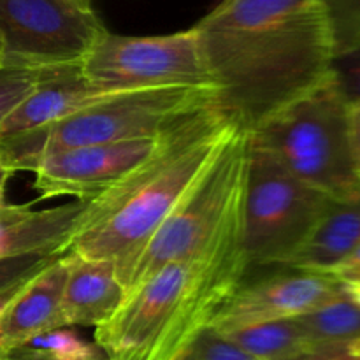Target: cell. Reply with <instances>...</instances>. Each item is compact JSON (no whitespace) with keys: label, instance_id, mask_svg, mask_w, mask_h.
<instances>
[{"label":"cell","instance_id":"obj_5","mask_svg":"<svg viewBox=\"0 0 360 360\" xmlns=\"http://www.w3.org/2000/svg\"><path fill=\"white\" fill-rule=\"evenodd\" d=\"M250 136L236 125L123 276L125 294L164 266L213 246L243 213Z\"/></svg>","mask_w":360,"mask_h":360},{"label":"cell","instance_id":"obj_26","mask_svg":"<svg viewBox=\"0 0 360 360\" xmlns=\"http://www.w3.org/2000/svg\"><path fill=\"white\" fill-rule=\"evenodd\" d=\"M348 137H350L355 172L360 179V104H350V102H348Z\"/></svg>","mask_w":360,"mask_h":360},{"label":"cell","instance_id":"obj_12","mask_svg":"<svg viewBox=\"0 0 360 360\" xmlns=\"http://www.w3.org/2000/svg\"><path fill=\"white\" fill-rule=\"evenodd\" d=\"M65 278V253H60L14 292L0 309V352L20 348L34 338L65 327L62 315Z\"/></svg>","mask_w":360,"mask_h":360},{"label":"cell","instance_id":"obj_25","mask_svg":"<svg viewBox=\"0 0 360 360\" xmlns=\"http://www.w3.org/2000/svg\"><path fill=\"white\" fill-rule=\"evenodd\" d=\"M297 360H360V338L341 343L320 345Z\"/></svg>","mask_w":360,"mask_h":360},{"label":"cell","instance_id":"obj_6","mask_svg":"<svg viewBox=\"0 0 360 360\" xmlns=\"http://www.w3.org/2000/svg\"><path fill=\"white\" fill-rule=\"evenodd\" d=\"M330 202V197L299 181L250 139L243 200V253L248 269L287 266Z\"/></svg>","mask_w":360,"mask_h":360},{"label":"cell","instance_id":"obj_13","mask_svg":"<svg viewBox=\"0 0 360 360\" xmlns=\"http://www.w3.org/2000/svg\"><path fill=\"white\" fill-rule=\"evenodd\" d=\"M102 97L86 83L79 65L42 69L34 90L0 123V137L46 130Z\"/></svg>","mask_w":360,"mask_h":360},{"label":"cell","instance_id":"obj_4","mask_svg":"<svg viewBox=\"0 0 360 360\" xmlns=\"http://www.w3.org/2000/svg\"><path fill=\"white\" fill-rule=\"evenodd\" d=\"M248 134L299 181L330 199L360 197L348 137V101L333 74Z\"/></svg>","mask_w":360,"mask_h":360},{"label":"cell","instance_id":"obj_28","mask_svg":"<svg viewBox=\"0 0 360 360\" xmlns=\"http://www.w3.org/2000/svg\"><path fill=\"white\" fill-rule=\"evenodd\" d=\"M0 360H49L44 355L37 354L34 350H28V348L20 347L14 348L9 352H0Z\"/></svg>","mask_w":360,"mask_h":360},{"label":"cell","instance_id":"obj_34","mask_svg":"<svg viewBox=\"0 0 360 360\" xmlns=\"http://www.w3.org/2000/svg\"><path fill=\"white\" fill-rule=\"evenodd\" d=\"M94 360H109V359H108V355H105L104 352L101 350V352H98V354H97V357H95Z\"/></svg>","mask_w":360,"mask_h":360},{"label":"cell","instance_id":"obj_11","mask_svg":"<svg viewBox=\"0 0 360 360\" xmlns=\"http://www.w3.org/2000/svg\"><path fill=\"white\" fill-rule=\"evenodd\" d=\"M287 269V273L253 283L243 281L214 319V329L229 330L250 323L295 319L347 294L345 285L336 278Z\"/></svg>","mask_w":360,"mask_h":360},{"label":"cell","instance_id":"obj_1","mask_svg":"<svg viewBox=\"0 0 360 360\" xmlns=\"http://www.w3.org/2000/svg\"><path fill=\"white\" fill-rule=\"evenodd\" d=\"M192 28L218 108L246 132L333 74L322 0H220Z\"/></svg>","mask_w":360,"mask_h":360},{"label":"cell","instance_id":"obj_16","mask_svg":"<svg viewBox=\"0 0 360 360\" xmlns=\"http://www.w3.org/2000/svg\"><path fill=\"white\" fill-rule=\"evenodd\" d=\"M360 245V197L333 199L319 224L285 267L330 274Z\"/></svg>","mask_w":360,"mask_h":360},{"label":"cell","instance_id":"obj_7","mask_svg":"<svg viewBox=\"0 0 360 360\" xmlns=\"http://www.w3.org/2000/svg\"><path fill=\"white\" fill-rule=\"evenodd\" d=\"M218 108L214 88H148L109 94L88 108L32 134L42 158L91 144L160 139L204 109Z\"/></svg>","mask_w":360,"mask_h":360},{"label":"cell","instance_id":"obj_27","mask_svg":"<svg viewBox=\"0 0 360 360\" xmlns=\"http://www.w3.org/2000/svg\"><path fill=\"white\" fill-rule=\"evenodd\" d=\"M340 283L350 285L360 281V245L330 274Z\"/></svg>","mask_w":360,"mask_h":360},{"label":"cell","instance_id":"obj_17","mask_svg":"<svg viewBox=\"0 0 360 360\" xmlns=\"http://www.w3.org/2000/svg\"><path fill=\"white\" fill-rule=\"evenodd\" d=\"M220 333L255 360H295L311 350L295 319L250 323Z\"/></svg>","mask_w":360,"mask_h":360},{"label":"cell","instance_id":"obj_15","mask_svg":"<svg viewBox=\"0 0 360 360\" xmlns=\"http://www.w3.org/2000/svg\"><path fill=\"white\" fill-rule=\"evenodd\" d=\"M67 278L62 295L65 327H101L125 299V288L109 260H91L65 252Z\"/></svg>","mask_w":360,"mask_h":360},{"label":"cell","instance_id":"obj_9","mask_svg":"<svg viewBox=\"0 0 360 360\" xmlns=\"http://www.w3.org/2000/svg\"><path fill=\"white\" fill-rule=\"evenodd\" d=\"M105 32L91 7L72 0H0V67L79 65Z\"/></svg>","mask_w":360,"mask_h":360},{"label":"cell","instance_id":"obj_10","mask_svg":"<svg viewBox=\"0 0 360 360\" xmlns=\"http://www.w3.org/2000/svg\"><path fill=\"white\" fill-rule=\"evenodd\" d=\"M162 139L91 144L49 153L34 171V186L42 197L70 195L90 202L150 158Z\"/></svg>","mask_w":360,"mask_h":360},{"label":"cell","instance_id":"obj_29","mask_svg":"<svg viewBox=\"0 0 360 360\" xmlns=\"http://www.w3.org/2000/svg\"><path fill=\"white\" fill-rule=\"evenodd\" d=\"M345 290H347V295L355 302V304L360 308V281L357 283H350V285H345Z\"/></svg>","mask_w":360,"mask_h":360},{"label":"cell","instance_id":"obj_31","mask_svg":"<svg viewBox=\"0 0 360 360\" xmlns=\"http://www.w3.org/2000/svg\"><path fill=\"white\" fill-rule=\"evenodd\" d=\"M11 174H13V172H11L9 169L2 164V160H0V183H7V179H9Z\"/></svg>","mask_w":360,"mask_h":360},{"label":"cell","instance_id":"obj_33","mask_svg":"<svg viewBox=\"0 0 360 360\" xmlns=\"http://www.w3.org/2000/svg\"><path fill=\"white\" fill-rule=\"evenodd\" d=\"M72 2L79 4V6L83 7H91V0H72Z\"/></svg>","mask_w":360,"mask_h":360},{"label":"cell","instance_id":"obj_36","mask_svg":"<svg viewBox=\"0 0 360 360\" xmlns=\"http://www.w3.org/2000/svg\"><path fill=\"white\" fill-rule=\"evenodd\" d=\"M295 360H297V359H295Z\"/></svg>","mask_w":360,"mask_h":360},{"label":"cell","instance_id":"obj_19","mask_svg":"<svg viewBox=\"0 0 360 360\" xmlns=\"http://www.w3.org/2000/svg\"><path fill=\"white\" fill-rule=\"evenodd\" d=\"M23 347L44 355L49 360H94L101 352L97 345H90L65 327L34 338Z\"/></svg>","mask_w":360,"mask_h":360},{"label":"cell","instance_id":"obj_2","mask_svg":"<svg viewBox=\"0 0 360 360\" xmlns=\"http://www.w3.org/2000/svg\"><path fill=\"white\" fill-rule=\"evenodd\" d=\"M234 127L220 108H210L171 130L150 158L86 202L63 253L109 260L122 281Z\"/></svg>","mask_w":360,"mask_h":360},{"label":"cell","instance_id":"obj_14","mask_svg":"<svg viewBox=\"0 0 360 360\" xmlns=\"http://www.w3.org/2000/svg\"><path fill=\"white\" fill-rule=\"evenodd\" d=\"M86 202L72 200L49 210L25 206L0 207V260L21 255H58L65 250Z\"/></svg>","mask_w":360,"mask_h":360},{"label":"cell","instance_id":"obj_32","mask_svg":"<svg viewBox=\"0 0 360 360\" xmlns=\"http://www.w3.org/2000/svg\"><path fill=\"white\" fill-rule=\"evenodd\" d=\"M4 199H6V183H0V207L4 206Z\"/></svg>","mask_w":360,"mask_h":360},{"label":"cell","instance_id":"obj_23","mask_svg":"<svg viewBox=\"0 0 360 360\" xmlns=\"http://www.w3.org/2000/svg\"><path fill=\"white\" fill-rule=\"evenodd\" d=\"M60 255V253H58ZM58 255H21L0 260V292L18 287L30 280L35 273L48 266Z\"/></svg>","mask_w":360,"mask_h":360},{"label":"cell","instance_id":"obj_20","mask_svg":"<svg viewBox=\"0 0 360 360\" xmlns=\"http://www.w3.org/2000/svg\"><path fill=\"white\" fill-rule=\"evenodd\" d=\"M334 39V56L360 44V0H322Z\"/></svg>","mask_w":360,"mask_h":360},{"label":"cell","instance_id":"obj_22","mask_svg":"<svg viewBox=\"0 0 360 360\" xmlns=\"http://www.w3.org/2000/svg\"><path fill=\"white\" fill-rule=\"evenodd\" d=\"M39 81V70L0 67V123L30 94Z\"/></svg>","mask_w":360,"mask_h":360},{"label":"cell","instance_id":"obj_24","mask_svg":"<svg viewBox=\"0 0 360 360\" xmlns=\"http://www.w3.org/2000/svg\"><path fill=\"white\" fill-rule=\"evenodd\" d=\"M333 76L350 104H360V44L334 56Z\"/></svg>","mask_w":360,"mask_h":360},{"label":"cell","instance_id":"obj_21","mask_svg":"<svg viewBox=\"0 0 360 360\" xmlns=\"http://www.w3.org/2000/svg\"><path fill=\"white\" fill-rule=\"evenodd\" d=\"M176 360H255L213 326L200 330Z\"/></svg>","mask_w":360,"mask_h":360},{"label":"cell","instance_id":"obj_8","mask_svg":"<svg viewBox=\"0 0 360 360\" xmlns=\"http://www.w3.org/2000/svg\"><path fill=\"white\" fill-rule=\"evenodd\" d=\"M79 67L86 83L102 95L148 88H213L193 28L151 37L105 32Z\"/></svg>","mask_w":360,"mask_h":360},{"label":"cell","instance_id":"obj_18","mask_svg":"<svg viewBox=\"0 0 360 360\" xmlns=\"http://www.w3.org/2000/svg\"><path fill=\"white\" fill-rule=\"evenodd\" d=\"M311 348L360 338V308L347 294L306 315L295 316Z\"/></svg>","mask_w":360,"mask_h":360},{"label":"cell","instance_id":"obj_3","mask_svg":"<svg viewBox=\"0 0 360 360\" xmlns=\"http://www.w3.org/2000/svg\"><path fill=\"white\" fill-rule=\"evenodd\" d=\"M246 273L241 213L213 246L127 292L118 311L95 329V345L109 360H176L213 326Z\"/></svg>","mask_w":360,"mask_h":360},{"label":"cell","instance_id":"obj_35","mask_svg":"<svg viewBox=\"0 0 360 360\" xmlns=\"http://www.w3.org/2000/svg\"><path fill=\"white\" fill-rule=\"evenodd\" d=\"M0 58H2V42H0Z\"/></svg>","mask_w":360,"mask_h":360},{"label":"cell","instance_id":"obj_30","mask_svg":"<svg viewBox=\"0 0 360 360\" xmlns=\"http://www.w3.org/2000/svg\"><path fill=\"white\" fill-rule=\"evenodd\" d=\"M21 285H23V283H21ZM21 285H18V287L7 288V290H2V292H0V309H2L4 306L7 304V302H9V299L13 297V295H14V292H16L18 288L21 287Z\"/></svg>","mask_w":360,"mask_h":360}]
</instances>
